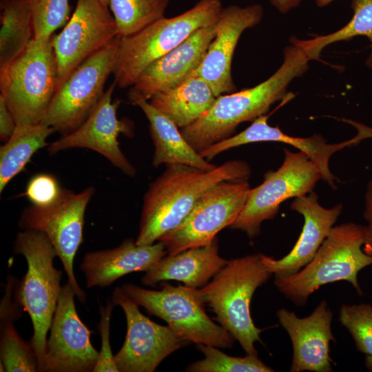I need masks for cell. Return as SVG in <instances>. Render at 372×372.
<instances>
[{
  "label": "cell",
  "mask_w": 372,
  "mask_h": 372,
  "mask_svg": "<svg viewBox=\"0 0 372 372\" xmlns=\"http://www.w3.org/2000/svg\"><path fill=\"white\" fill-rule=\"evenodd\" d=\"M227 261L219 256L216 238L207 245L165 256L146 271L141 282L144 285L155 286L173 280L197 289L207 285Z\"/></svg>",
  "instance_id": "cell-23"
},
{
  "label": "cell",
  "mask_w": 372,
  "mask_h": 372,
  "mask_svg": "<svg viewBox=\"0 0 372 372\" xmlns=\"http://www.w3.org/2000/svg\"><path fill=\"white\" fill-rule=\"evenodd\" d=\"M309 61L301 47H286L284 61L272 76L251 88L218 96L200 118L181 128V134L198 153L230 137L240 123L265 115L272 104L287 98L289 83L307 71Z\"/></svg>",
  "instance_id": "cell-2"
},
{
  "label": "cell",
  "mask_w": 372,
  "mask_h": 372,
  "mask_svg": "<svg viewBox=\"0 0 372 372\" xmlns=\"http://www.w3.org/2000/svg\"><path fill=\"white\" fill-rule=\"evenodd\" d=\"M365 243L372 248V223H368L366 226Z\"/></svg>",
  "instance_id": "cell-39"
},
{
  "label": "cell",
  "mask_w": 372,
  "mask_h": 372,
  "mask_svg": "<svg viewBox=\"0 0 372 372\" xmlns=\"http://www.w3.org/2000/svg\"><path fill=\"white\" fill-rule=\"evenodd\" d=\"M94 189L89 187L80 192L62 188L52 204L39 207L31 205L21 214L19 226L45 233L52 244L77 299L86 301V293L79 285L74 271V260L83 242V229L87 206Z\"/></svg>",
  "instance_id": "cell-10"
},
{
  "label": "cell",
  "mask_w": 372,
  "mask_h": 372,
  "mask_svg": "<svg viewBox=\"0 0 372 372\" xmlns=\"http://www.w3.org/2000/svg\"><path fill=\"white\" fill-rule=\"evenodd\" d=\"M120 43L117 36L94 53L58 88L41 121L63 135L79 127L95 108L112 73Z\"/></svg>",
  "instance_id": "cell-9"
},
{
  "label": "cell",
  "mask_w": 372,
  "mask_h": 372,
  "mask_svg": "<svg viewBox=\"0 0 372 372\" xmlns=\"http://www.w3.org/2000/svg\"><path fill=\"white\" fill-rule=\"evenodd\" d=\"M116 85L114 81L79 127L48 144L47 149L50 154L71 148H86L103 156L126 175H136V169L121 151L118 141L121 134L132 136L133 125L127 120L117 118L120 101H112V99Z\"/></svg>",
  "instance_id": "cell-16"
},
{
  "label": "cell",
  "mask_w": 372,
  "mask_h": 372,
  "mask_svg": "<svg viewBox=\"0 0 372 372\" xmlns=\"http://www.w3.org/2000/svg\"><path fill=\"white\" fill-rule=\"evenodd\" d=\"M129 100L143 110L149 121L155 147L152 162L154 167L182 164L208 170L216 166L202 157L185 140L177 125L148 101L141 98Z\"/></svg>",
  "instance_id": "cell-24"
},
{
  "label": "cell",
  "mask_w": 372,
  "mask_h": 372,
  "mask_svg": "<svg viewBox=\"0 0 372 372\" xmlns=\"http://www.w3.org/2000/svg\"><path fill=\"white\" fill-rule=\"evenodd\" d=\"M365 365L369 370L372 371V355H366Z\"/></svg>",
  "instance_id": "cell-40"
},
{
  "label": "cell",
  "mask_w": 372,
  "mask_h": 372,
  "mask_svg": "<svg viewBox=\"0 0 372 372\" xmlns=\"http://www.w3.org/2000/svg\"><path fill=\"white\" fill-rule=\"evenodd\" d=\"M216 98L209 85L194 72L180 85L155 94L149 102L183 128L206 113Z\"/></svg>",
  "instance_id": "cell-25"
},
{
  "label": "cell",
  "mask_w": 372,
  "mask_h": 372,
  "mask_svg": "<svg viewBox=\"0 0 372 372\" xmlns=\"http://www.w3.org/2000/svg\"><path fill=\"white\" fill-rule=\"evenodd\" d=\"M338 320L351 334L357 349L372 355V306L344 304L340 307Z\"/></svg>",
  "instance_id": "cell-32"
},
{
  "label": "cell",
  "mask_w": 372,
  "mask_h": 372,
  "mask_svg": "<svg viewBox=\"0 0 372 372\" xmlns=\"http://www.w3.org/2000/svg\"><path fill=\"white\" fill-rule=\"evenodd\" d=\"M364 216L368 223H372V178L369 181L365 196V210Z\"/></svg>",
  "instance_id": "cell-38"
},
{
  "label": "cell",
  "mask_w": 372,
  "mask_h": 372,
  "mask_svg": "<svg viewBox=\"0 0 372 372\" xmlns=\"http://www.w3.org/2000/svg\"><path fill=\"white\" fill-rule=\"evenodd\" d=\"M260 254L231 259L198 289L200 298L216 316V320L236 339L247 354L258 355L254 343L262 329L250 315V302L257 288L272 276Z\"/></svg>",
  "instance_id": "cell-4"
},
{
  "label": "cell",
  "mask_w": 372,
  "mask_h": 372,
  "mask_svg": "<svg viewBox=\"0 0 372 372\" xmlns=\"http://www.w3.org/2000/svg\"><path fill=\"white\" fill-rule=\"evenodd\" d=\"M13 320H1V362L8 372L39 371L36 353L30 342L22 339Z\"/></svg>",
  "instance_id": "cell-30"
},
{
  "label": "cell",
  "mask_w": 372,
  "mask_h": 372,
  "mask_svg": "<svg viewBox=\"0 0 372 372\" xmlns=\"http://www.w3.org/2000/svg\"><path fill=\"white\" fill-rule=\"evenodd\" d=\"M52 36L33 38L18 56L0 69V95L17 125L41 123L56 92L58 67Z\"/></svg>",
  "instance_id": "cell-7"
},
{
  "label": "cell",
  "mask_w": 372,
  "mask_h": 372,
  "mask_svg": "<svg viewBox=\"0 0 372 372\" xmlns=\"http://www.w3.org/2000/svg\"><path fill=\"white\" fill-rule=\"evenodd\" d=\"M320 178L318 168L304 152L285 149L282 165L267 172L262 183L250 189L242 210L230 227L250 238L256 237L261 223L273 219L282 202L311 192Z\"/></svg>",
  "instance_id": "cell-11"
},
{
  "label": "cell",
  "mask_w": 372,
  "mask_h": 372,
  "mask_svg": "<svg viewBox=\"0 0 372 372\" xmlns=\"http://www.w3.org/2000/svg\"><path fill=\"white\" fill-rule=\"evenodd\" d=\"M291 209L302 214L304 220L293 249L280 259L260 254L263 264L274 278L293 275L312 260L340 215L342 205L324 208L318 203L317 194L311 191L309 195L296 198Z\"/></svg>",
  "instance_id": "cell-20"
},
{
  "label": "cell",
  "mask_w": 372,
  "mask_h": 372,
  "mask_svg": "<svg viewBox=\"0 0 372 372\" xmlns=\"http://www.w3.org/2000/svg\"><path fill=\"white\" fill-rule=\"evenodd\" d=\"M114 306L111 298H108L106 305L100 307L101 320L99 327L101 335V347L93 372H119L110 343V318Z\"/></svg>",
  "instance_id": "cell-35"
},
{
  "label": "cell",
  "mask_w": 372,
  "mask_h": 372,
  "mask_svg": "<svg viewBox=\"0 0 372 372\" xmlns=\"http://www.w3.org/2000/svg\"><path fill=\"white\" fill-rule=\"evenodd\" d=\"M223 8L220 0H200L180 14L163 17L133 34L120 37L112 70L116 85L132 87L153 62L197 30L215 24Z\"/></svg>",
  "instance_id": "cell-5"
},
{
  "label": "cell",
  "mask_w": 372,
  "mask_h": 372,
  "mask_svg": "<svg viewBox=\"0 0 372 372\" xmlns=\"http://www.w3.org/2000/svg\"><path fill=\"white\" fill-rule=\"evenodd\" d=\"M117 36L108 6L100 0H77L63 30L52 36L58 67L56 90L83 61Z\"/></svg>",
  "instance_id": "cell-14"
},
{
  "label": "cell",
  "mask_w": 372,
  "mask_h": 372,
  "mask_svg": "<svg viewBox=\"0 0 372 372\" xmlns=\"http://www.w3.org/2000/svg\"><path fill=\"white\" fill-rule=\"evenodd\" d=\"M215 24L197 30L149 65L132 86L128 98L149 101L155 94L174 87L191 76L203 62L215 37Z\"/></svg>",
  "instance_id": "cell-19"
},
{
  "label": "cell",
  "mask_w": 372,
  "mask_h": 372,
  "mask_svg": "<svg viewBox=\"0 0 372 372\" xmlns=\"http://www.w3.org/2000/svg\"><path fill=\"white\" fill-rule=\"evenodd\" d=\"M54 130L41 123L17 125L0 148V192L20 173L39 149L48 146Z\"/></svg>",
  "instance_id": "cell-26"
},
{
  "label": "cell",
  "mask_w": 372,
  "mask_h": 372,
  "mask_svg": "<svg viewBox=\"0 0 372 372\" xmlns=\"http://www.w3.org/2000/svg\"><path fill=\"white\" fill-rule=\"evenodd\" d=\"M34 38L50 37L68 21L69 0H30Z\"/></svg>",
  "instance_id": "cell-33"
},
{
  "label": "cell",
  "mask_w": 372,
  "mask_h": 372,
  "mask_svg": "<svg viewBox=\"0 0 372 372\" xmlns=\"http://www.w3.org/2000/svg\"><path fill=\"white\" fill-rule=\"evenodd\" d=\"M101 2L106 6H109V0H100Z\"/></svg>",
  "instance_id": "cell-42"
},
{
  "label": "cell",
  "mask_w": 372,
  "mask_h": 372,
  "mask_svg": "<svg viewBox=\"0 0 372 372\" xmlns=\"http://www.w3.org/2000/svg\"><path fill=\"white\" fill-rule=\"evenodd\" d=\"M204 359L190 364L186 371L191 372H273L258 355L247 354L245 357L228 355L217 347L197 344Z\"/></svg>",
  "instance_id": "cell-31"
},
{
  "label": "cell",
  "mask_w": 372,
  "mask_h": 372,
  "mask_svg": "<svg viewBox=\"0 0 372 372\" xmlns=\"http://www.w3.org/2000/svg\"><path fill=\"white\" fill-rule=\"evenodd\" d=\"M111 300L122 308L127 321L125 340L114 355L119 372H153L165 358L187 344L168 325L144 316L121 287L114 289Z\"/></svg>",
  "instance_id": "cell-13"
},
{
  "label": "cell",
  "mask_w": 372,
  "mask_h": 372,
  "mask_svg": "<svg viewBox=\"0 0 372 372\" xmlns=\"http://www.w3.org/2000/svg\"><path fill=\"white\" fill-rule=\"evenodd\" d=\"M250 174L248 164L240 160L229 161L208 170L167 165L144 196L136 244L155 243L176 228L210 188L225 180H247Z\"/></svg>",
  "instance_id": "cell-1"
},
{
  "label": "cell",
  "mask_w": 372,
  "mask_h": 372,
  "mask_svg": "<svg viewBox=\"0 0 372 372\" xmlns=\"http://www.w3.org/2000/svg\"><path fill=\"white\" fill-rule=\"evenodd\" d=\"M161 290H149L125 283L123 291L151 315L165 320L182 340L217 348H231L234 338L205 313L198 289L165 283Z\"/></svg>",
  "instance_id": "cell-8"
},
{
  "label": "cell",
  "mask_w": 372,
  "mask_h": 372,
  "mask_svg": "<svg viewBox=\"0 0 372 372\" xmlns=\"http://www.w3.org/2000/svg\"><path fill=\"white\" fill-rule=\"evenodd\" d=\"M351 8L353 11L352 19L340 30L309 40L295 39L291 43L303 48L310 60H313L318 59L322 50L329 44L356 36H366L371 43V52L366 63L372 67V0H352Z\"/></svg>",
  "instance_id": "cell-28"
},
{
  "label": "cell",
  "mask_w": 372,
  "mask_h": 372,
  "mask_svg": "<svg viewBox=\"0 0 372 372\" xmlns=\"http://www.w3.org/2000/svg\"><path fill=\"white\" fill-rule=\"evenodd\" d=\"M61 190L62 187L53 175L41 173L30 179L24 195L32 205L43 207L54 203L59 198Z\"/></svg>",
  "instance_id": "cell-34"
},
{
  "label": "cell",
  "mask_w": 372,
  "mask_h": 372,
  "mask_svg": "<svg viewBox=\"0 0 372 372\" xmlns=\"http://www.w3.org/2000/svg\"><path fill=\"white\" fill-rule=\"evenodd\" d=\"M17 125L13 115L8 109L5 99L0 95V137L7 141L14 133Z\"/></svg>",
  "instance_id": "cell-36"
},
{
  "label": "cell",
  "mask_w": 372,
  "mask_h": 372,
  "mask_svg": "<svg viewBox=\"0 0 372 372\" xmlns=\"http://www.w3.org/2000/svg\"><path fill=\"white\" fill-rule=\"evenodd\" d=\"M0 69L18 56L34 38L30 0H7L0 3Z\"/></svg>",
  "instance_id": "cell-27"
},
{
  "label": "cell",
  "mask_w": 372,
  "mask_h": 372,
  "mask_svg": "<svg viewBox=\"0 0 372 372\" xmlns=\"http://www.w3.org/2000/svg\"><path fill=\"white\" fill-rule=\"evenodd\" d=\"M166 254L161 241L138 245L132 239H127L115 248L86 253L80 269L87 288H103L130 273L147 271Z\"/></svg>",
  "instance_id": "cell-21"
},
{
  "label": "cell",
  "mask_w": 372,
  "mask_h": 372,
  "mask_svg": "<svg viewBox=\"0 0 372 372\" xmlns=\"http://www.w3.org/2000/svg\"><path fill=\"white\" fill-rule=\"evenodd\" d=\"M170 0H109L118 35L133 34L165 17Z\"/></svg>",
  "instance_id": "cell-29"
},
{
  "label": "cell",
  "mask_w": 372,
  "mask_h": 372,
  "mask_svg": "<svg viewBox=\"0 0 372 372\" xmlns=\"http://www.w3.org/2000/svg\"><path fill=\"white\" fill-rule=\"evenodd\" d=\"M250 187L245 180H225L207 191L185 219L158 241L168 255L207 245L216 234L231 226L242 210Z\"/></svg>",
  "instance_id": "cell-12"
},
{
  "label": "cell",
  "mask_w": 372,
  "mask_h": 372,
  "mask_svg": "<svg viewBox=\"0 0 372 372\" xmlns=\"http://www.w3.org/2000/svg\"><path fill=\"white\" fill-rule=\"evenodd\" d=\"M267 115H262L251 125L239 134L229 138V144L233 147L256 142H280L293 146L304 152L318 168L322 179L331 187L335 186V177L331 173L329 163L331 156L336 152L346 147L352 146L363 139L372 137V128L354 123L358 129L357 135L348 141L328 144L320 135L308 138L289 136L282 132L278 127H271L267 123Z\"/></svg>",
  "instance_id": "cell-22"
},
{
  "label": "cell",
  "mask_w": 372,
  "mask_h": 372,
  "mask_svg": "<svg viewBox=\"0 0 372 372\" xmlns=\"http://www.w3.org/2000/svg\"><path fill=\"white\" fill-rule=\"evenodd\" d=\"M14 252L24 256L28 270L16 287L17 302L30 317L33 335L30 340L42 371L47 334L56 309L62 287V271L54 266L56 252L47 235L34 229L19 231Z\"/></svg>",
  "instance_id": "cell-6"
},
{
  "label": "cell",
  "mask_w": 372,
  "mask_h": 372,
  "mask_svg": "<svg viewBox=\"0 0 372 372\" xmlns=\"http://www.w3.org/2000/svg\"><path fill=\"white\" fill-rule=\"evenodd\" d=\"M366 226L348 223L333 227L312 260L287 277L275 278L278 291L296 305H304L311 294L324 285L345 280L359 295L363 292L358 274L372 265V256L364 253Z\"/></svg>",
  "instance_id": "cell-3"
},
{
  "label": "cell",
  "mask_w": 372,
  "mask_h": 372,
  "mask_svg": "<svg viewBox=\"0 0 372 372\" xmlns=\"http://www.w3.org/2000/svg\"><path fill=\"white\" fill-rule=\"evenodd\" d=\"M301 1L302 0H270L271 3L282 14L298 7Z\"/></svg>",
  "instance_id": "cell-37"
},
{
  "label": "cell",
  "mask_w": 372,
  "mask_h": 372,
  "mask_svg": "<svg viewBox=\"0 0 372 372\" xmlns=\"http://www.w3.org/2000/svg\"><path fill=\"white\" fill-rule=\"evenodd\" d=\"M333 0H316V3L319 7H324L329 4Z\"/></svg>",
  "instance_id": "cell-41"
},
{
  "label": "cell",
  "mask_w": 372,
  "mask_h": 372,
  "mask_svg": "<svg viewBox=\"0 0 372 372\" xmlns=\"http://www.w3.org/2000/svg\"><path fill=\"white\" fill-rule=\"evenodd\" d=\"M6 1H7V0H1L0 3H3V2H5Z\"/></svg>",
  "instance_id": "cell-43"
},
{
  "label": "cell",
  "mask_w": 372,
  "mask_h": 372,
  "mask_svg": "<svg viewBox=\"0 0 372 372\" xmlns=\"http://www.w3.org/2000/svg\"><path fill=\"white\" fill-rule=\"evenodd\" d=\"M276 316L293 346L290 371H333L329 355L330 342L335 341L331 331L333 313L325 300L305 318L284 308L278 310Z\"/></svg>",
  "instance_id": "cell-18"
},
{
  "label": "cell",
  "mask_w": 372,
  "mask_h": 372,
  "mask_svg": "<svg viewBox=\"0 0 372 372\" xmlns=\"http://www.w3.org/2000/svg\"><path fill=\"white\" fill-rule=\"evenodd\" d=\"M262 17L263 8L260 4L223 8L215 24V37L195 71L209 85L216 97L236 90L231 72L234 50L242 33L258 25Z\"/></svg>",
  "instance_id": "cell-17"
},
{
  "label": "cell",
  "mask_w": 372,
  "mask_h": 372,
  "mask_svg": "<svg viewBox=\"0 0 372 372\" xmlns=\"http://www.w3.org/2000/svg\"><path fill=\"white\" fill-rule=\"evenodd\" d=\"M73 289L62 287L50 328L41 371L93 372L99 351L90 340V331L79 318Z\"/></svg>",
  "instance_id": "cell-15"
}]
</instances>
